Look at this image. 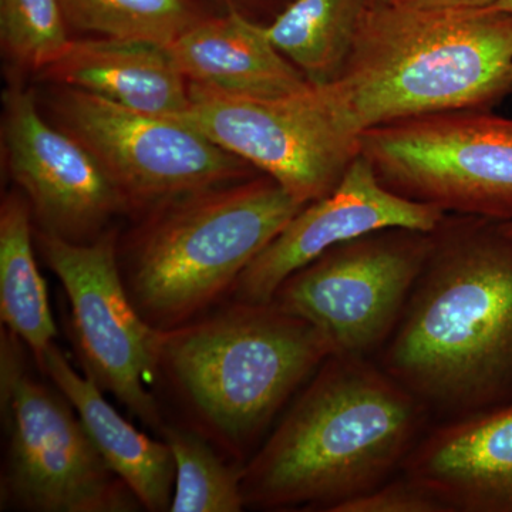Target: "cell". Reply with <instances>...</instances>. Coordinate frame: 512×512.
Segmentation results:
<instances>
[{
  "label": "cell",
  "instance_id": "9c48e42d",
  "mask_svg": "<svg viewBox=\"0 0 512 512\" xmlns=\"http://www.w3.org/2000/svg\"><path fill=\"white\" fill-rule=\"evenodd\" d=\"M431 248V232L386 228L328 249L293 272L272 301L318 326L333 355H377Z\"/></svg>",
  "mask_w": 512,
  "mask_h": 512
},
{
  "label": "cell",
  "instance_id": "52a82bcc",
  "mask_svg": "<svg viewBox=\"0 0 512 512\" xmlns=\"http://www.w3.org/2000/svg\"><path fill=\"white\" fill-rule=\"evenodd\" d=\"M357 154L406 200L512 221V119L490 110L424 114L365 131Z\"/></svg>",
  "mask_w": 512,
  "mask_h": 512
},
{
  "label": "cell",
  "instance_id": "9a60e30c",
  "mask_svg": "<svg viewBox=\"0 0 512 512\" xmlns=\"http://www.w3.org/2000/svg\"><path fill=\"white\" fill-rule=\"evenodd\" d=\"M37 80L74 87L165 119L180 120L190 104V83L168 46L147 40L72 39L63 55L37 74Z\"/></svg>",
  "mask_w": 512,
  "mask_h": 512
},
{
  "label": "cell",
  "instance_id": "3957f363",
  "mask_svg": "<svg viewBox=\"0 0 512 512\" xmlns=\"http://www.w3.org/2000/svg\"><path fill=\"white\" fill-rule=\"evenodd\" d=\"M430 426L375 360L332 355L244 464L245 508L335 512L396 477Z\"/></svg>",
  "mask_w": 512,
  "mask_h": 512
},
{
  "label": "cell",
  "instance_id": "5bb4252c",
  "mask_svg": "<svg viewBox=\"0 0 512 512\" xmlns=\"http://www.w3.org/2000/svg\"><path fill=\"white\" fill-rule=\"evenodd\" d=\"M399 474L446 512H512V406L431 424Z\"/></svg>",
  "mask_w": 512,
  "mask_h": 512
},
{
  "label": "cell",
  "instance_id": "277c9868",
  "mask_svg": "<svg viewBox=\"0 0 512 512\" xmlns=\"http://www.w3.org/2000/svg\"><path fill=\"white\" fill-rule=\"evenodd\" d=\"M332 355L318 326L278 303L227 299L161 332L157 379L183 403L191 429L245 464Z\"/></svg>",
  "mask_w": 512,
  "mask_h": 512
},
{
  "label": "cell",
  "instance_id": "ac0fdd59",
  "mask_svg": "<svg viewBox=\"0 0 512 512\" xmlns=\"http://www.w3.org/2000/svg\"><path fill=\"white\" fill-rule=\"evenodd\" d=\"M35 225L25 195L10 191L0 205V318L43 372L57 329L35 255Z\"/></svg>",
  "mask_w": 512,
  "mask_h": 512
},
{
  "label": "cell",
  "instance_id": "8fae6325",
  "mask_svg": "<svg viewBox=\"0 0 512 512\" xmlns=\"http://www.w3.org/2000/svg\"><path fill=\"white\" fill-rule=\"evenodd\" d=\"M2 106L3 157L35 229L86 244L109 231L114 218L130 214L96 158L47 119L32 89L12 80Z\"/></svg>",
  "mask_w": 512,
  "mask_h": 512
},
{
  "label": "cell",
  "instance_id": "6da1fadb",
  "mask_svg": "<svg viewBox=\"0 0 512 512\" xmlns=\"http://www.w3.org/2000/svg\"><path fill=\"white\" fill-rule=\"evenodd\" d=\"M373 360L431 424L512 406V235L503 222L444 215Z\"/></svg>",
  "mask_w": 512,
  "mask_h": 512
},
{
  "label": "cell",
  "instance_id": "d4e9b609",
  "mask_svg": "<svg viewBox=\"0 0 512 512\" xmlns=\"http://www.w3.org/2000/svg\"><path fill=\"white\" fill-rule=\"evenodd\" d=\"M208 2L220 13L235 10V12L242 13V15L252 19V9H255L261 3L269 2V0H208Z\"/></svg>",
  "mask_w": 512,
  "mask_h": 512
},
{
  "label": "cell",
  "instance_id": "44dd1931",
  "mask_svg": "<svg viewBox=\"0 0 512 512\" xmlns=\"http://www.w3.org/2000/svg\"><path fill=\"white\" fill-rule=\"evenodd\" d=\"M160 434L175 461V490L168 512L244 510V464L222 458L221 451L191 427L164 423Z\"/></svg>",
  "mask_w": 512,
  "mask_h": 512
},
{
  "label": "cell",
  "instance_id": "484cf974",
  "mask_svg": "<svg viewBox=\"0 0 512 512\" xmlns=\"http://www.w3.org/2000/svg\"><path fill=\"white\" fill-rule=\"evenodd\" d=\"M495 8L512 13V0H495Z\"/></svg>",
  "mask_w": 512,
  "mask_h": 512
},
{
  "label": "cell",
  "instance_id": "603a6c76",
  "mask_svg": "<svg viewBox=\"0 0 512 512\" xmlns=\"http://www.w3.org/2000/svg\"><path fill=\"white\" fill-rule=\"evenodd\" d=\"M335 512H446L429 491L397 474L365 495L339 505Z\"/></svg>",
  "mask_w": 512,
  "mask_h": 512
},
{
  "label": "cell",
  "instance_id": "ba28073f",
  "mask_svg": "<svg viewBox=\"0 0 512 512\" xmlns=\"http://www.w3.org/2000/svg\"><path fill=\"white\" fill-rule=\"evenodd\" d=\"M47 86L45 116L96 158L130 215L185 192L259 174L184 121L127 109L74 87Z\"/></svg>",
  "mask_w": 512,
  "mask_h": 512
},
{
  "label": "cell",
  "instance_id": "7c38bea8",
  "mask_svg": "<svg viewBox=\"0 0 512 512\" xmlns=\"http://www.w3.org/2000/svg\"><path fill=\"white\" fill-rule=\"evenodd\" d=\"M306 90L249 99L190 83V104L180 121L311 204L335 190L357 154L333 136Z\"/></svg>",
  "mask_w": 512,
  "mask_h": 512
},
{
  "label": "cell",
  "instance_id": "83f0119b",
  "mask_svg": "<svg viewBox=\"0 0 512 512\" xmlns=\"http://www.w3.org/2000/svg\"><path fill=\"white\" fill-rule=\"evenodd\" d=\"M503 225H504L505 231H507L508 234L512 235V221H510V222H503Z\"/></svg>",
  "mask_w": 512,
  "mask_h": 512
},
{
  "label": "cell",
  "instance_id": "8992f818",
  "mask_svg": "<svg viewBox=\"0 0 512 512\" xmlns=\"http://www.w3.org/2000/svg\"><path fill=\"white\" fill-rule=\"evenodd\" d=\"M0 335V409L8 441L2 510H141L133 491L104 463L66 396L30 372L25 343L5 326Z\"/></svg>",
  "mask_w": 512,
  "mask_h": 512
},
{
  "label": "cell",
  "instance_id": "cb8c5ba5",
  "mask_svg": "<svg viewBox=\"0 0 512 512\" xmlns=\"http://www.w3.org/2000/svg\"><path fill=\"white\" fill-rule=\"evenodd\" d=\"M393 5L421 9H470L494 6L495 0H390Z\"/></svg>",
  "mask_w": 512,
  "mask_h": 512
},
{
  "label": "cell",
  "instance_id": "4fadbf2b",
  "mask_svg": "<svg viewBox=\"0 0 512 512\" xmlns=\"http://www.w3.org/2000/svg\"><path fill=\"white\" fill-rule=\"evenodd\" d=\"M446 212L387 190L357 154L335 190L305 205L239 276L229 299L266 303L293 272L328 249L386 228L431 232Z\"/></svg>",
  "mask_w": 512,
  "mask_h": 512
},
{
  "label": "cell",
  "instance_id": "d6986e66",
  "mask_svg": "<svg viewBox=\"0 0 512 512\" xmlns=\"http://www.w3.org/2000/svg\"><path fill=\"white\" fill-rule=\"evenodd\" d=\"M367 0H292L265 35L312 86L332 82L345 64Z\"/></svg>",
  "mask_w": 512,
  "mask_h": 512
},
{
  "label": "cell",
  "instance_id": "2e32d148",
  "mask_svg": "<svg viewBox=\"0 0 512 512\" xmlns=\"http://www.w3.org/2000/svg\"><path fill=\"white\" fill-rule=\"evenodd\" d=\"M188 83L249 99H281L311 83L265 35L264 25L229 10L201 20L168 45Z\"/></svg>",
  "mask_w": 512,
  "mask_h": 512
},
{
  "label": "cell",
  "instance_id": "ffe728a7",
  "mask_svg": "<svg viewBox=\"0 0 512 512\" xmlns=\"http://www.w3.org/2000/svg\"><path fill=\"white\" fill-rule=\"evenodd\" d=\"M70 30L89 36L147 40L168 46L217 15L208 0H59Z\"/></svg>",
  "mask_w": 512,
  "mask_h": 512
},
{
  "label": "cell",
  "instance_id": "30bf717a",
  "mask_svg": "<svg viewBox=\"0 0 512 512\" xmlns=\"http://www.w3.org/2000/svg\"><path fill=\"white\" fill-rule=\"evenodd\" d=\"M35 245L69 299L84 375L160 433L163 417L147 384L157 379L161 330L148 325L128 296L116 229L86 244L35 229Z\"/></svg>",
  "mask_w": 512,
  "mask_h": 512
},
{
  "label": "cell",
  "instance_id": "5b68a950",
  "mask_svg": "<svg viewBox=\"0 0 512 512\" xmlns=\"http://www.w3.org/2000/svg\"><path fill=\"white\" fill-rule=\"evenodd\" d=\"M305 205L259 173L137 212L119 238L131 302L161 332L200 318L229 299L242 272Z\"/></svg>",
  "mask_w": 512,
  "mask_h": 512
},
{
  "label": "cell",
  "instance_id": "7a4b0ae2",
  "mask_svg": "<svg viewBox=\"0 0 512 512\" xmlns=\"http://www.w3.org/2000/svg\"><path fill=\"white\" fill-rule=\"evenodd\" d=\"M512 93V13L369 5L348 59L308 97L340 143L396 121L491 110Z\"/></svg>",
  "mask_w": 512,
  "mask_h": 512
},
{
  "label": "cell",
  "instance_id": "e0dca14e",
  "mask_svg": "<svg viewBox=\"0 0 512 512\" xmlns=\"http://www.w3.org/2000/svg\"><path fill=\"white\" fill-rule=\"evenodd\" d=\"M43 375L66 396L82 421L104 463L133 491L150 512L170 510L175 485V461L164 440L137 430L106 399L92 377L74 370L66 355L50 346Z\"/></svg>",
  "mask_w": 512,
  "mask_h": 512
},
{
  "label": "cell",
  "instance_id": "4316f807",
  "mask_svg": "<svg viewBox=\"0 0 512 512\" xmlns=\"http://www.w3.org/2000/svg\"><path fill=\"white\" fill-rule=\"evenodd\" d=\"M390 0H367L369 5H383V3H389Z\"/></svg>",
  "mask_w": 512,
  "mask_h": 512
},
{
  "label": "cell",
  "instance_id": "7402d4cb",
  "mask_svg": "<svg viewBox=\"0 0 512 512\" xmlns=\"http://www.w3.org/2000/svg\"><path fill=\"white\" fill-rule=\"evenodd\" d=\"M72 39L59 0H0V46L16 77L43 72Z\"/></svg>",
  "mask_w": 512,
  "mask_h": 512
}]
</instances>
